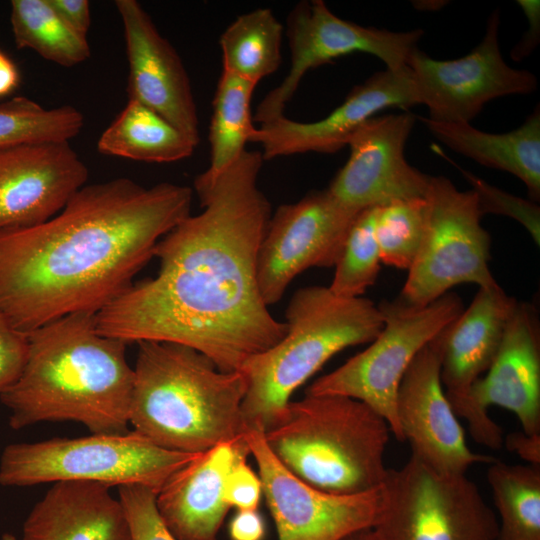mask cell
I'll return each instance as SVG.
<instances>
[{"label":"cell","instance_id":"obj_36","mask_svg":"<svg viewBox=\"0 0 540 540\" xmlns=\"http://www.w3.org/2000/svg\"><path fill=\"white\" fill-rule=\"evenodd\" d=\"M262 492L261 479L243 458L235 463L224 483V499L237 510L257 509Z\"/></svg>","mask_w":540,"mask_h":540},{"label":"cell","instance_id":"obj_10","mask_svg":"<svg viewBox=\"0 0 540 540\" xmlns=\"http://www.w3.org/2000/svg\"><path fill=\"white\" fill-rule=\"evenodd\" d=\"M377 530L384 540H496L498 520L466 474L439 472L415 456L388 469Z\"/></svg>","mask_w":540,"mask_h":540},{"label":"cell","instance_id":"obj_13","mask_svg":"<svg viewBox=\"0 0 540 540\" xmlns=\"http://www.w3.org/2000/svg\"><path fill=\"white\" fill-rule=\"evenodd\" d=\"M500 13L493 11L482 41L466 56L437 60L416 47L406 65L411 69L420 104L429 118L447 123H470L484 105L507 95H527L538 86L528 70L509 66L499 46Z\"/></svg>","mask_w":540,"mask_h":540},{"label":"cell","instance_id":"obj_16","mask_svg":"<svg viewBox=\"0 0 540 540\" xmlns=\"http://www.w3.org/2000/svg\"><path fill=\"white\" fill-rule=\"evenodd\" d=\"M416 119L404 111L364 122L348 140L349 158L331 181L329 193L355 212L425 198L430 175L411 166L404 154Z\"/></svg>","mask_w":540,"mask_h":540},{"label":"cell","instance_id":"obj_24","mask_svg":"<svg viewBox=\"0 0 540 540\" xmlns=\"http://www.w3.org/2000/svg\"><path fill=\"white\" fill-rule=\"evenodd\" d=\"M417 118L451 150L477 163L513 174L526 186L532 202L540 199V109L507 133H489L470 123H447Z\"/></svg>","mask_w":540,"mask_h":540},{"label":"cell","instance_id":"obj_30","mask_svg":"<svg viewBox=\"0 0 540 540\" xmlns=\"http://www.w3.org/2000/svg\"><path fill=\"white\" fill-rule=\"evenodd\" d=\"M84 126L73 106L45 108L23 96L0 103V151L24 144L69 142Z\"/></svg>","mask_w":540,"mask_h":540},{"label":"cell","instance_id":"obj_32","mask_svg":"<svg viewBox=\"0 0 540 540\" xmlns=\"http://www.w3.org/2000/svg\"><path fill=\"white\" fill-rule=\"evenodd\" d=\"M380 254L374 234V207L359 212L353 221L335 263L328 287L338 297H362L376 282Z\"/></svg>","mask_w":540,"mask_h":540},{"label":"cell","instance_id":"obj_37","mask_svg":"<svg viewBox=\"0 0 540 540\" xmlns=\"http://www.w3.org/2000/svg\"><path fill=\"white\" fill-rule=\"evenodd\" d=\"M517 3L528 21L527 30L510 52L511 58L519 62L528 57L539 44L540 2L538 0H518Z\"/></svg>","mask_w":540,"mask_h":540},{"label":"cell","instance_id":"obj_1","mask_svg":"<svg viewBox=\"0 0 540 540\" xmlns=\"http://www.w3.org/2000/svg\"><path fill=\"white\" fill-rule=\"evenodd\" d=\"M260 151L246 150L213 184L196 191L204 210L155 246L158 274L127 288L96 314L98 331L127 344L172 342L219 370L240 371L287 331L262 299L257 258L271 218L259 189Z\"/></svg>","mask_w":540,"mask_h":540},{"label":"cell","instance_id":"obj_18","mask_svg":"<svg viewBox=\"0 0 540 540\" xmlns=\"http://www.w3.org/2000/svg\"><path fill=\"white\" fill-rule=\"evenodd\" d=\"M420 104L411 69H385L352 88L341 105L324 118L299 122L281 116L256 128L251 142L262 147L270 160L308 152L331 154L347 146L352 134L380 111L398 107L404 111Z\"/></svg>","mask_w":540,"mask_h":540},{"label":"cell","instance_id":"obj_38","mask_svg":"<svg viewBox=\"0 0 540 540\" xmlns=\"http://www.w3.org/2000/svg\"><path fill=\"white\" fill-rule=\"evenodd\" d=\"M230 540H264L266 524L258 509L237 510L228 527Z\"/></svg>","mask_w":540,"mask_h":540},{"label":"cell","instance_id":"obj_21","mask_svg":"<svg viewBox=\"0 0 540 540\" xmlns=\"http://www.w3.org/2000/svg\"><path fill=\"white\" fill-rule=\"evenodd\" d=\"M249 455L243 435L198 454L167 480L156 494V508L177 540H218L230 509L224 499L226 477Z\"/></svg>","mask_w":540,"mask_h":540},{"label":"cell","instance_id":"obj_28","mask_svg":"<svg viewBox=\"0 0 540 540\" xmlns=\"http://www.w3.org/2000/svg\"><path fill=\"white\" fill-rule=\"evenodd\" d=\"M487 482L498 513L496 540H540V467L496 459Z\"/></svg>","mask_w":540,"mask_h":540},{"label":"cell","instance_id":"obj_42","mask_svg":"<svg viewBox=\"0 0 540 540\" xmlns=\"http://www.w3.org/2000/svg\"><path fill=\"white\" fill-rule=\"evenodd\" d=\"M341 540H384L376 527L357 530Z\"/></svg>","mask_w":540,"mask_h":540},{"label":"cell","instance_id":"obj_19","mask_svg":"<svg viewBox=\"0 0 540 540\" xmlns=\"http://www.w3.org/2000/svg\"><path fill=\"white\" fill-rule=\"evenodd\" d=\"M88 178L69 142L24 144L0 151V234L57 215Z\"/></svg>","mask_w":540,"mask_h":540},{"label":"cell","instance_id":"obj_35","mask_svg":"<svg viewBox=\"0 0 540 540\" xmlns=\"http://www.w3.org/2000/svg\"><path fill=\"white\" fill-rule=\"evenodd\" d=\"M28 354V334L0 314V394L20 376Z\"/></svg>","mask_w":540,"mask_h":540},{"label":"cell","instance_id":"obj_22","mask_svg":"<svg viewBox=\"0 0 540 540\" xmlns=\"http://www.w3.org/2000/svg\"><path fill=\"white\" fill-rule=\"evenodd\" d=\"M515 304L499 284L479 287L470 305L439 333L441 381L450 403L491 366Z\"/></svg>","mask_w":540,"mask_h":540},{"label":"cell","instance_id":"obj_25","mask_svg":"<svg viewBox=\"0 0 540 540\" xmlns=\"http://www.w3.org/2000/svg\"><path fill=\"white\" fill-rule=\"evenodd\" d=\"M197 144L157 112L128 100L97 142L104 155L170 163L190 157Z\"/></svg>","mask_w":540,"mask_h":540},{"label":"cell","instance_id":"obj_7","mask_svg":"<svg viewBox=\"0 0 540 540\" xmlns=\"http://www.w3.org/2000/svg\"><path fill=\"white\" fill-rule=\"evenodd\" d=\"M197 455L163 449L133 430L14 443L1 454L0 484L28 487L81 481L109 488L140 485L157 494L178 469Z\"/></svg>","mask_w":540,"mask_h":540},{"label":"cell","instance_id":"obj_27","mask_svg":"<svg viewBox=\"0 0 540 540\" xmlns=\"http://www.w3.org/2000/svg\"><path fill=\"white\" fill-rule=\"evenodd\" d=\"M283 32L268 8L239 15L219 39L222 70L258 84L280 67Z\"/></svg>","mask_w":540,"mask_h":540},{"label":"cell","instance_id":"obj_39","mask_svg":"<svg viewBox=\"0 0 540 540\" xmlns=\"http://www.w3.org/2000/svg\"><path fill=\"white\" fill-rule=\"evenodd\" d=\"M50 6L73 30L86 36L91 24L90 3L87 0H48Z\"/></svg>","mask_w":540,"mask_h":540},{"label":"cell","instance_id":"obj_8","mask_svg":"<svg viewBox=\"0 0 540 540\" xmlns=\"http://www.w3.org/2000/svg\"><path fill=\"white\" fill-rule=\"evenodd\" d=\"M378 307L384 324L368 348L315 380L306 394L357 399L382 416L394 437L403 441L396 415L401 380L417 353L459 316L463 305L448 292L423 307L400 298L383 300Z\"/></svg>","mask_w":540,"mask_h":540},{"label":"cell","instance_id":"obj_9","mask_svg":"<svg viewBox=\"0 0 540 540\" xmlns=\"http://www.w3.org/2000/svg\"><path fill=\"white\" fill-rule=\"evenodd\" d=\"M425 200L423 239L399 298L423 307L459 284L497 285L475 193L460 191L444 176H430Z\"/></svg>","mask_w":540,"mask_h":540},{"label":"cell","instance_id":"obj_20","mask_svg":"<svg viewBox=\"0 0 540 540\" xmlns=\"http://www.w3.org/2000/svg\"><path fill=\"white\" fill-rule=\"evenodd\" d=\"M129 65L127 92L186 134L200 141L197 106L189 76L177 51L135 0H117Z\"/></svg>","mask_w":540,"mask_h":540},{"label":"cell","instance_id":"obj_33","mask_svg":"<svg viewBox=\"0 0 540 540\" xmlns=\"http://www.w3.org/2000/svg\"><path fill=\"white\" fill-rule=\"evenodd\" d=\"M462 173L472 186L482 216L491 213L511 217L526 228L536 245L540 244L538 204L500 190L467 171Z\"/></svg>","mask_w":540,"mask_h":540},{"label":"cell","instance_id":"obj_40","mask_svg":"<svg viewBox=\"0 0 540 540\" xmlns=\"http://www.w3.org/2000/svg\"><path fill=\"white\" fill-rule=\"evenodd\" d=\"M503 446L516 453L528 465L540 467V435L515 431L504 436Z\"/></svg>","mask_w":540,"mask_h":540},{"label":"cell","instance_id":"obj_4","mask_svg":"<svg viewBox=\"0 0 540 540\" xmlns=\"http://www.w3.org/2000/svg\"><path fill=\"white\" fill-rule=\"evenodd\" d=\"M129 410L133 431L170 451L199 454L246 432L241 371L224 372L185 345L138 342Z\"/></svg>","mask_w":540,"mask_h":540},{"label":"cell","instance_id":"obj_29","mask_svg":"<svg viewBox=\"0 0 540 540\" xmlns=\"http://www.w3.org/2000/svg\"><path fill=\"white\" fill-rule=\"evenodd\" d=\"M10 22L19 49H31L64 67H73L90 57L86 36L67 25L48 0H13Z\"/></svg>","mask_w":540,"mask_h":540},{"label":"cell","instance_id":"obj_41","mask_svg":"<svg viewBox=\"0 0 540 540\" xmlns=\"http://www.w3.org/2000/svg\"><path fill=\"white\" fill-rule=\"evenodd\" d=\"M19 74L14 63L0 51V97L17 86Z\"/></svg>","mask_w":540,"mask_h":540},{"label":"cell","instance_id":"obj_26","mask_svg":"<svg viewBox=\"0 0 540 540\" xmlns=\"http://www.w3.org/2000/svg\"><path fill=\"white\" fill-rule=\"evenodd\" d=\"M256 86L253 81L222 70L212 102L210 164L196 177L195 191L213 184L246 151L257 128L251 115Z\"/></svg>","mask_w":540,"mask_h":540},{"label":"cell","instance_id":"obj_15","mask_svg":"<svg viewBox=\"0 0 540 540\" xmlns=\"http://www.w3.org/2000/svg\"><path fill=\"white\" fill-rule=\"evenodd\" d=\"M359 212L326 189L314 190L271 215L257 258V280L267 306L277 303L297 275L334 266Z\"/></svg>","mask_w":540,"mask_h":540},{"label":"cell","instance_id":"obj_34","mask_svg":"<svg viewBox=\"0 0 540 540\" xmlns=\"http://www.w3.org/2000/svg\"><path fill=\"white\" fill-rule=\"evenodd\" d=\"M133 540H177L162 522L156 508V493L144 486L118 488Z\"/></svg>","mask_w":540,"mask_h":540},{"label":"cell","instance_id":"obj_12","mask_svg":"<svg viewBox=\"0 0 540 540\" xmlns=\"http://www.w3.org/2000/svg\"><path fill=\"white\" fill-rule=\"evenodd\" d=\"M286 33L290 69L258 104L253 120L260 125L284 116L286 105L308 71L352 53L371 54L387 69H401L424 31L394 32L362 26L338 17L324 1L311 0L296 4L288 16Z\"/></svg>","mask_w":540,"mask_h":540},{"label":"cell","instance_id":"obj_14","mask_svg":"<svg viewBox=\"0 0 540 540\" xmlns=\"http://www.w3.org/2000/svg\"><path fill=\"white\" fill-rule=\"evenodd\" d=\"M244 439L256 461L278 540H341L379 524L385 503L383 486L348 496L322 492L278 461L262 431L247 429Z\"/></svg>","mask_w":540,"mask_h":540},{"label":"cell","instance_id":"obj_3","mask_svg":"<svg viewBox=\"0 0 540 540\" xmlns=\"http://www.w3.org/2000/svg\"><path fill=\"white\" fill-rule=\"evenodd\" d=\"M126 345L101 334L96 314L84 312L28 333L24 368L0 394L10 427L74 421L92 434L128 432L134 370Z\"/></svg>","mask_w":540,"mask_h":540},{"label":"cell","instance_id":"obj_23","mask_svg":"<svg viewBox=\"0 0 540 540\" xmlns=\"http://www.w3.org/2000/svg\"><path fill=\"white\" fill-rule=\"evenodd\" d=\"M94 482L53 483L31 509L21 540H133L121 501Z\"/></svg>","mask_w":540,"mask_h":540},{"label":"cell","instance_id":"obj_2","mask_svg":"<svg viewBox=\"0 0 540 540\" xmlns=\"http://www.w3.org/2000/svg\"><path fill=\"white\" fill-rule=\"evenodd\" d=\"M192 197L188 186L116 178L83 186L40 225L0 234V314L27 334L70 314H97L190 215Z\"/></svg>","mask_w":540,"mask_h":540},{"label":"cell","instance_id":"obj_31","mask_svg":"<svg viewBox=\"0 0 540 540\" xmlns=\"http://www.w3.org/2000/svg\"><path fill=\"white\" fill-rule=\"evenodd\" d=\"M426 224V200H399L374 207V234L381 263L409 270Z\"/></svg>","mask_w":540,"mask_h":540},{"label":"cell","instance_id":"obj_43","mask_svg":"<svg viewBox=\"0 0 540 540\" xmlns=\"http://www.w3.org/2000/svg\"><path fill=\"white\" fill-rule=\"evenodd\" d=\"M0 540H18V539L11 533H4L2 534Z\"/></svg>","mask_w":540,"mask_h":540},{"label":"cell","instance_id":"obj_5","mask_svg":"<svg viewBox=\"0 0 540 540\" xmlns=\"http://www.w3.org/2000/svg\"><path fill=\"white\" fill-rule=\"evenodd\" d=\"M268 448L295 477L322 492L348 496L381 487L391 429L365 403L342 395L290 401L263 432Z\"/></svg>","mask_w":540,"mask_h":540},{"label":"cell","instance_id":"obj_6","mask_svg":"<svg viewBox=\"0 0 540 540\" xmlns=\"http://www.w3.org/2000/svg\"><path fill=\"white\" fill-rule=\"evenodd\" d=\"M285 317L284 337L240 370L247 381L241 407L246 430L271 428L295 390L338 352L373 341L384 324L371 300L338 297L324 286L297 290Z\"/></svg>","mask_w":540,"mask_h":540},{"label":"cell","instance_id":"obj_11","mask_svg":"<svg viewBox=\"0 0 540 540\" xmlns=\"http://www.w3.org/2000/svg\"><path fill=\"white\" fill-rule=\"evenodd\" d=\"M536 308L516 301L491 366L466 395L451 404L467 421L474 441L493 450L503 447L502 428L489 408L512 412L528 435H540V326Z\"/></svg>","mask_w":540,"mask_h":540},{"label":"cell","instance_id":"obj_17","mask_svg":"<svg viewBox=\"0 0 540 540\" xmlns=\"http://www.w3.org/2000/svg\"><path fill=\"white\" fill-rule=\"evenodd\" d=\"M439 333L414 357L396 398V415L402 440L412 454L431 468L466 474L475 465L490 464L494 457L473 452L443 389Z\"/></svg>","mask_w":540,"mask_h":540}]
</instances>
